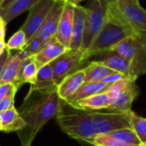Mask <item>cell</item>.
<instances>
[{
    "instance_id": "cell-35",
    "label": "cell",
    "mask_w": 146,
    "mask_h": 146,
    "mask_svg": "<svg viewBox=\"0 0 146 146\" xmlns=\"http://www.w3.org/2000/svg\"><path fill=\"white\" fill-rule=\"evenodd\" d=\"M5 49H6V43L4 42V40H1L0 39V56L5 50Z\"/></svg>"
},
{
    "instance_id": "cell-20",
    "label": "cell",
    "mask_w": 146,
    "mask_h": 146,
    "mask_svg": "<svg viewBox=\"0 0 146 146\" xmlns=\"http://www.w3.org/2000/svg\"><path fill=\"white\" fill-rule=\"evenodd\" d=\"M3 131L5 133L18 132L26 127V122L15 108L0 112Z\"/></svg>"
},
{
    "instance_id": "cell-29",
    "label": "cell",
    "mask_w": 146,
    "mask_h": 146,
    "mask_svg": "<svg viewBox=\"0 0 146 146\" xmlns=\"http://www.w3.org/2000/svg\"><path fill=\"white\" fill-rule=\"evenodd\" d=\"M18 89L13 84L6 96L0 101V112L15 108V97Z\"/></svg>"
},
{
    "instance_id": "cell-15",
    "label": "cell",
    "mask_w": 146,
    "mask_h": 146,
    "mask_svg": "<svg viewBox=\"0 0 146 146\" xmlns=\"http://www.w3.org/2000/svg\"><path fill=\"white\" fill-rule=\"evenodd\" d=\"M93 56H98V62L109 67L114 71L120 72L127 77H130V63L129 62L112 50H107L98 53Z\"/></svg>"
},
{
    "instance_id": "cell-3",
    "label": "cell",
    "mask_w": 146,
    "mask_h": 146,
    "mask_svg": "<svg viewBox=\"0 0 146 146\" xmlns=\"http://www.w3.org/2000/svg\"><path fill=\"white\" fill-rule=\"evenodd\" d=\"M106 6L108 17L130 28L134 33L146 37V10L139 3L127 0H110Z\"/></svg>"
},
{
    "instance_id": "cell-41",
    "label": "cell",
    "mask_w": 146,
    "mask_h": 146,
    "mask_svg": "<svg viewBox=\"0 0 146 146\" xmlns=\"http://www.w3.org/2000/svg\"><path fill=\"white\" fill-rule=\"evenodd\" d=\"M140 146H145V145H140Z\"/></svg>"
},
{
    "instance_id": "cell-39",
    "label": "cell",
    "mask_w": 146,
    "mask_h": 146,
    "mask_svg": "<svg viewBox=\"0 0 146 146\" xmlns=\"http://www.w3.org/2000/svg\"><path fill=\"white\" fill-rule=\"evenodd\" d=\"M0 131H3V127H2V122H1V120H0Z\"/></svg>"
},
{
    "instance_id": "cell-19",
    "label": "cell",
    "mask_w": 146,
    "mask_h": 146,
    "mask_svg": "<svg viewBox=\"0 0 146 146\" xmlns=\"http://www.w3.org/2000/svg\"><path fill=\"white\" fill-rule=\"evenodd\" d=\"M57 86L55 84L53 79V73L50 64H45L40 67L38 70L34 82L31 85L29 93L31 92H44L56 88Z\"/></svg>"
},
{
    "instance_id": "cell-21",
    "label": "cell",
    "mask_w": 146,
    "mask_h": 146,
    "mask_svg": "<svg viewBox=\"0 0 146 146\" xmlns=\"http://www.w3.org/2000/svg\"><path fill=\"white\" fill-rule=\"evenodd\" d=\"M111 84H107L103 81L99 82H84L82 86L76 91V92L72 95L67 101L68 104H73L78 100L88 98L90 96L106 92Z\"/></svg>"
},
{
    "instance_id": "cell-12",
    "label": "cell",
    "mask_w": 146,
    "mask_h": 146,
    "mask_svg": "<svg viewBox=\"0 0 146 146\" xmlns=\"http://www.w3.org/2000/svg\"><path fill=\"white\" fill-rule=\"evenodd\" d=\"M74 11V4L65 2L62 13L59 20L57 33L56 36V38L68 49H69L70 46L73 33Z\"/></svg>"
},
{
    "instance_id": "cell-4",
    "label": "cell",
    "mask_w": 146,
    "mask_h": 146,
    "mask_svg": "<svg viewBox=\"0 0 146 146\" xmlns=\"http://www.w3.org/2000/svg\"><path fill=\"white\" fill-rule=\"evenodd\" d=\"M110 50L115 51L130 63V77L137 79L146 74V37L133 33Z\"/></svg>"
},
{
    "instance_id": "cell-14",
    "label": "cell",
    "mask_w": 146,
    "mask_h": 146,
    "mask_svg": "<svg viewBox=\"0 0 146 146\" xmlns=\"http://www.w3.org/2000/svg\"><path fill=\"white\" fill-rule=\"evenodd\" d=\"M86 15H87V8L82 7L79 4L74 5V26H73L71 43L69 46L70 50H78L80 49L81 47Z\"/></svg>"
},
{
    "instance_id": "cell-18",
    "label": "cell",
    "mask_w": 146,
    "mask_h": 146,
    "mask_svg": "<svg viewBox=\"0 0 146 146\" xmlns=\"http://www.w3.org/2000/svg\"><path fill=\"white\" fill-rule=\"evenodd\" d=\"M38 68H39L35 62L34 55L24 58L21 63L16 80L13 84L17 89H19L22 85L26 83H29L32 85L35 80Z\"/></svg>"
},
{
    "instance_id": "cell-42",
    "label": "cell",
    "mask_w": 146,
    "mask_h": 146,
    "mask_svg": "<svg viewBox=\"0 0 146 146\" xmlns=\"http://www.w3.org/2000/svg\"><path fill=\"white\" fill-rule=\"evenodd\" d=\"M145 146H146V143H145Z\"/></svg>"
},
{
    "instance_id": "cell-17",
    "label": "cell",
    "mask_w": 146,
    "mask_h": 146,
    "mask_svg": "<svg viewBox=\"0 0 146 146\" xmlns=\"http://www.w3.org/2000/svg\"><path fill=\"white\" fill-rule=\"evenodd\" d=\"M68 49L61 44L56 38L51 40L44 47H42L35 55V62L38 68L50 63L54 59L66 52Z\"/></svg>"
},
{
    "instance_id": "cell-32",
    "label": "cell",
    "mask_w": 146,
    "mask_h": 146,
    "mask_svg": "<svg viewBox=\"0 0 146 146\" xmlns=\"http://www.w3.org/2000/svg\"><path fill=\"white\" fill-rule=\"evenodd\" d=\"M12 83H6V84H3L0 85V101L6 96V94L9 92V91L10 90L11 86H12Z\"/></svg>"
},
{
    "instance_id": "cell-34",
    "label": "cell",
    "mask_w": 146,
    "mask_h": 146,
    "mask_svg": "<svg viewBox=\"0 0 146 146\" xmlns=\"http://www.w3.org/2000/svg\"><path fill=\"white\" fill-rule=\"evenodd\" d=\"M16 0H4L3 2V3L1 4L0 6V9H7L9 6H10L14 2H15Z\"/></svg>"
},
{
    "instance_id": "cell-8",
    "label": "cell",
    "mask_w": 146,
    "mask_h": 146,
    "mask_svg": "<svg viewBox=\"0 0 146 146\" xmlns=\"http://www.w3.org/2000/svg\"><path fill=\"white\" fill-rule=\"evenodd\" d=\"M106 3L101 0H94L90 8H87V15L86 19L83 39L80 49L86 51L93 40L96 38L106 21Z\"/></svg>"
},
{
    "instance_id": "cell-37",
    "label": "cell",
    "mask_w": 146,
    "mask_h": 146,
    "mask_svg": "<svg viewBox=\"0 0 146 146\" xmlns=\"http://www.w3.org/2000/svg\"><path fill=\"white\" fill-rule=\"evenodd\" d=\"M127 1H129V2H132V3H139V0H127Z\"/></svg>"
},
{
    "instance_id": "cell-25",
    "label": "cell",
    "mask_w": 146,
    "mask_h": 146,
    "mask_svg": "<svg viewBox=\"0 0 146 146\" xmlns=\"http://www.w3.org/2000/svg\"><path fill=\"white\" fill-rule=\"evenodd\" d=\"M110 136L113 137L114 139L122 141L127 144L133 145L140 146L142 145L141 141L139 140V137L137 136L136 133L133 128L127 127V128H122L119 129L116 131H114L110 133H108Z\"/></svg>"
},
{
    "instance_id": "cell-9",
    "label": "cell",
    "mask_w": 146,
    "mask_h": 146,
    "mask_svg": "<svg viewBox=\"0 0 146 146\" xmlns=\"http://www.w3.org/2000/svg\"><path fill=\"white\" fill-rule=\"evenodd\" d=\"M132 111V110H131ZM131 111L129 112H111L89 111L95 134H108L114 131L130 127Z\"/></svg>"
},
{
    "instance_id": "cell-28",
    "label": "cell",
    "mask_w": 146,
    "mask_h": 146,
    "mask_svg": "<svg viewBox=\"0 0 146 146\" xmlns=\"http://www.w3.org/2000/svg\"><path fill=\"white\" fill-rule=\"evenodd\" d=\"M27 44V40H26V35L24 33V32L20 29L18 30L16 33H15L11 38L8 40L7 44H6V49L8 50H22Z\"/></svg>"
},
{
    "instance_id": "cell-38",
    "label": "cell",
    "mask_w": 146,
    "mask_h": 146,
    "mask_svg": "<svg viewBox=\"0 0 146 146\" xmlns=\"http://www.w3.org/2000/svg\"><path fill=\"white\" fill-rule=\"evenodd\" d=\"M81 1H83V0H74V5H76V4H78L80 2H81Z\"/></svg>"
},
{
    "instance_id": "cell-6",
    "label": "cell",
    "mask_w": 146,
    "mask_h": 146,
    "mask_svg": "<svg viewBox=\"0 0 146 146\" xmlns=\"http://www.w3.org/2000/svg\"><path fill=\"white\" fill-rule=\"evenodd\" d=\"M137 79L125 77L110 86L108 92L111 97V104L107 110L111 112H129L132 104L139 93L135 81Z\"/></svg>"
},
{
    "instance_id": "cell-23",
    "label": "cell",
    "mask_w": 146,
    "mask_h": 146,
    "mask_svg": "<svg viewBox=\"0 0 146 146\" xmlns=\"http://www.w3.org/2000/svg\"><path fill=\"white\" fill-rule=\"evenodd\" d=\"M84 71L85 82H99L110 74L116 72L98 61L91 62L86 68H84Z\"/></svg>"
},
{
    "instance_id": "cell-24",
    "label": "cell",
    "mask_w": 146,
    "mask_h": 146,
    "mask_svg": "<svg viewBox=\"0 0 146 146\" xmlns=\"http://www.w3.org/2000/svg\"><path fill=\"white\" fill-rule=\"evenodd\" d=\"M39 1L40 0H16L7 9H0V15L3 21L8 24L14 18L32 9Z\"/></svg>"
},
{
    "instance_id": "cell-27",
    "label": "cell",
    "mask_w": 146,
    "mask_h": 146,
    "mask_svg": "<svg viewBox=\"0 0 146 146\" xmlns=\"http://www.w3.org/2000/svg\"><path fill=\"white\" fill-rule=\"evenodd\" d=\"M88 143L94 146H137L117 140L109 134H97Z\"/></svg>"
},
{
    "instance_id": "cell-33",
    "label": "cell",
    "mask_w": 146,
    "mask_h": 146,
    "mask_svg": "<svg viewBox=\"0 0 146 146\" xmlns=\"http://www.w3.org/2000/svg\"><path fill=\"white\" fill-rule=\"evenodd\" d=\"M6 25H7V23L3 21V17H2L1 15H0V39H1V40H4Z\"/></svg>"
},
{
    "instance_id": "cell-5",
    "label": "cell",
    "mask_w": 146,
    "mask_h": 146,
    "mask_svg": "<svg viewBox=\"0 0 146 146\" xmlns=\"http://www.w3.org/2000/svg\"><path fill=\"white\" fill-rule=\"evenodd\" d=\"M133 33L130 28L106 15V21L103 28L86 52L88 57H91L98 53L110 50L114 45Z\"/></svg>"
},
{
    "instance_id": "cell-10",
    "label": "cell",
    "mask_w": 146,
    "mask_h": 146,
    "mask_svg": "<svg viewBox=\"0 0 146 146\" xmlns=\"http://www.w3.org/2000/svg\"><path fill=\"white\" fill-rule=\"evenodd\" d=\"M55 3L56 0H40L29 9V15L21 27L26 35V45L38 32L48 14L53 8Z\"/></svg>"
},
{
    "instance_id": "cell-2",
    "label": "cell",
    "mask_w": 146,
    "mask_h": 146,
    "mask_svg": "<svg viewBox=\"0 0 146 146\" xmlns=\"http://www.w3.org/2000/svg\"><path fill=\"white\" fill-rule=\"evenodd\" d=\"M56 118L61 129L72 139L88 143L96 135L89 110L78 109L65 100L60 99Z\"/></svg>"
},
{
    "instance_id": "cell-40",
    "label": "cell",
    "mask_w": 146,
    "mask_h": 146,
    "mask_svg": "<svg viewBox=\"0 0 146 146\" xmlns=\"http://www.w3.org/2000/svg\"><path fill=\"white\" fill-rule=\"evenodd\" d=\"M4 0H0V6H1V4L3 3V2Z\"/></svg>"
},
{
    "instance_id": "cell-26",
    "label": "cell",
    "mask_w": 146,
    "mask_h": 146,
    "mask_svg": "<svg viewBox=\"0 0 146 146\" xmlns=\"http://www.w3.org/2000/svg\"><path fill=\"white\" fill-rule=\"evenodd\" d=\"M130 118L132 128L136 133L142 145H145L146 143V118L137 115L133 111H131Z\"/></svg>"
},
{
    "instance_id": "cell-1",
    "label": "cell",
    "mask_w": 146,
    "mask_h": 146,
    "mask_svg": "<svg viewBox=\"0 0 146 146\" xmlns=\"http://www.w3.org/2000/svg\"><path fill=\"white\" fill-rule=\"evenodd\" d=\"M57 86L44 92H31L27 95L19 113L26 122V127L16 132L21 146H31L43 127L56 117L60 104Z\"/></svg>"
},
{
    "instance_id": "cell-31",
    "label": "cell",
    "mask_w": 146,
    "mask_h": 146,
    "mask_svg": "<svg viewBox=\"0 0 146 146\" xmlns=\"http://www.w3.org/2000/svg\"><path fill=\"white\" fill-rule=\"evenodd\" d=\"M9 54H10V51L8 50L7 49H5V50L3 52V54L0 56V77H1L2 72H3V67H4V64H5Z\"/></svg>"
},
{
    "instance_id": "cell-30",
    "label": "cell",
    "mask_w": 146,
    "mask_h": 146,
    "mask_svg": "<svg viewBox=\"0 0 146 146\" xmlns=\"http://www.w3.org/2000/svg\"><path fill=\"white\" fill-rule=\"evenodd\" d=\"M125 77H127V76H126L125 74H121L120 72H115L114 74H110L106 78H104L102 81L104 82V83H107V84H113V83H115V82H116V81H118V80H121V79H123Z\"/></svg>"
},
{
    "instance_id": "cell-13",
    "label": "cell",
    "mask_w": 146,
    "mask_h": 146,
    "mask_svg": "<svg viewBox=\"0 0 146 146\" xmlns=\"http://www.w3.org/2000/svg\"><path fill=\"white\" fill-rule=\"evenodd\" d=\"M85 82V71L84 68L78 69L74 73L67 75L61 83L57 86V93L61 99L67 100Z\"/></svg>"
},
{
    "instance_id": "cell-16",
    "label": "cell",
    "mask_w": 146,
    "mask_h": 146,
    "mask_svg": "<svg viewBox=\"0 0 146 146\" xmlns=\"http://www.w3.org/2000/svg\"><path fill=\"white\" fill-rule=\"evenodd\" d=\"M110 104H111V97L110 92L106 91L78 100L70 104L83 110L98 111L100 110H107L110 105Z\"/></svg>"
},
{
    "instance_id": "cell-11",
    "label": "cell",
    "mask_w": 146,
    "mask_h": 146,
    "mask_svg": "<svg viewBox=\"0 0 146 146\" xmlns=\"http://www.w3.org/2000/svg\"><path fill=\"white\" fill-rule=\"evenodd\" d=\"M65 2L61 0H56V3L48 14L47 17L44 21L43 24L35 33V35L32 38L37 39L41 44V48L47 44L49 42L56 38L58 23L62 13V9L64 7Z\"/></svg>"
},
{
    "instance_id": "cell-36",
    "label": "cell",
    "mask_w": 146,
    "mask_h": 146,
    "mask_svg": "<svg viewBox=\"0 0 146 146\" xmlns=\"http://www.w3.org/2000/svg\"><path fill=\"white\" fill-rule=\"evenodd\" d=\"M61 1H63V2H68V3H73V4H74V0H61Z\"/></svg>"
},
{
    "instance_id": "cell-7",
    "label": "cell",
    "mask_w": 146,
    "mask_h": 146,
    "mask_svg": "<svg viewBox=\"0 0 146 146\" xmlns=\"http://www.w3.org/2000/svg\"><path fill=\"white\" fill-rule=\"evenodd\" d=\"M88 58L86 52L81 49H68L66 52L50 62L49 64L52 69L55 84L58 86L67 75L78 70Z\"/></svg>"
},
{
    "instance_id": "cell-22",
    "label": "cell",
    "mask_w": 146,
    "mask_h": 146,
    "mask_svg": "<svg viewBox=\"0 0 146 146\" xmlns=\"http://www.w3.org/2000/svg\"><path fill=\"white\" fill-rule=\"evenodd\" d=\"M22 60L18 51L15 54H11L10 52L0 77V85L6 83L13 84L15 81Z\"/></svg>"
}]
</instances>
